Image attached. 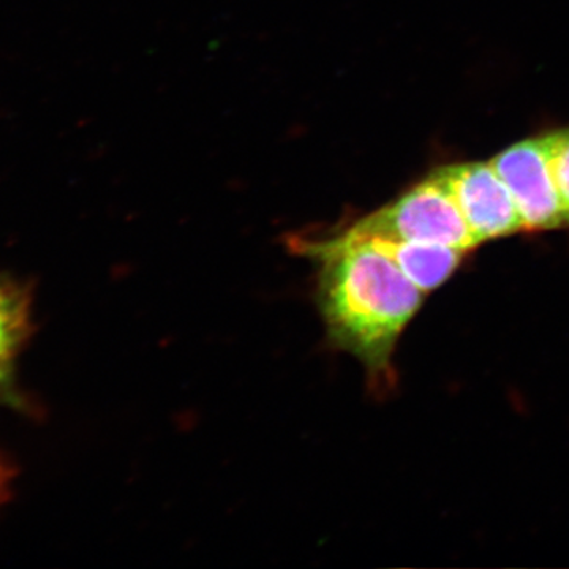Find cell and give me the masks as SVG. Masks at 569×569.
<instances>
[{
    "mask_svg": "<svg viewBox=\"0 0 569 569\" xmlns=\"http://www.w3.org/2000/svg\"><path fill=\"white\" fill-rule=\"evenodd\" d=\"M287 242L318 266L316 302L329 346L358 359L370 387L387 391L399 337L426 295L377 242L350 227L291 234Z\"/></svg>",
    "mask_w": 569,
    "mask_h": 569,
    "instance_id": "cell-1",
    "label": "cell"
},
{
    "mask_svg": "<svg viewBox=\"0 0 569 569\" xmlns=\"http://www.w3.org/2000/svg\"><path fill=\"white\" fill-rule=\"evenodd\" d=\"M355 231L395 241L427 242L470 252L479 246L443 168H438L391 204L350 224Z\"/></svg>",
    "mask_w": 569,
    "mask_h": 569,
    "instance_id": "cell-2",
    "label": "cell"
},
{
    "mask_svg": "<svg viewBox=\"0 0 569 569\" xmlns=\"http://www.w3.org/2000/svg\"><path fill=\"white\" fill-rule=\"evenodd\" d=\"M557 132L509 146L490 160L515 198L523 231L568 227L569 213L556 173Z\"/></svg>",
    "mask_w": 569,
    "mask_h": 569,
    "instance_id": "cell-3",
    "label": "cell"
},
{
    "mask_svg": "<svg viewBox=\"0 0 569 569\" xmlns=\"http://www.w3.org/2000/svg\"><path fill=\"white\" fill-rule=\"evenodd\" d=\"M443 170L478 244L523 231L515 198L490 162L451 164Z\"/></svg>",
    "mask_w": 569,
    "mask_h": 569,
    "instance_id": "cell-4",
    "label": "cell"
},
{
    "mask_svg": "<svg viewBox=\"0 0 569 569\" xmlns=\"http://www.w3.org/2000/svg\"><path fill=\"white\" fill-rule=\"evenodd\" d=\"M366 238L377 242L396 261L400 271L425 295L447 282L468 253L455 247L427 244V242L395 241V239L377 238V236H366Z\"/></svg>",
    "mask_w": 569,
    "mask_h": 569,
    "instance_id": "cell-5",
    "label": "cell"
},
{
    "mask_svg": "<svg viewBox=\"0 0 569 569\" xmlns=\"http://www.w3.org/2000/svg\"><path fill=\"white\" fill-rule=\"evenodd\" d=\"M29 302L24 291L0 282V385L9 380L13 358L28 331Z\"/></svg>",
    "mask_w": 569,
    "mask_h": 569,
    "instance_id": "cell-6",
    "label": "cell"
},
{
    "mask_svg": "<svg viewBox=\"0 0 569 569\" xmlns=\"http://www.w3.org/2000/svg\"><path fill=\"white\" fill-rule=\"evenodd\" d=\"M556 173L569 213V129L557 132Z\"/></svg>",
    "mask_w": 569,
    "mask_h": 569,
    "instance_id": "cell-7",
    "label": "cell"
}]
</instances>
